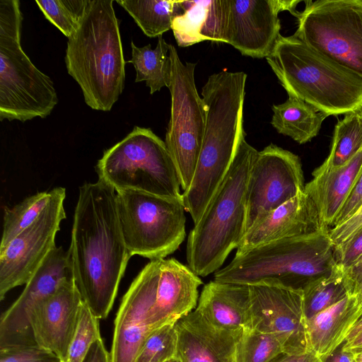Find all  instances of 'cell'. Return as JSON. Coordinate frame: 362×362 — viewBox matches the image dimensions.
<instances>
[{
  "mask_svg": "<svg viewBox=\"0 0 362 362\" xmlns=\"http://www.w3.org/2000/svg\"><path fill=\"white\" fill-rule=\"evenodd\" d=\"M266 59L288 96L306 102L327 116L362 109V77L294 35H281Z\"/></svg>",
  "mask_w": 362,
  "mask_h": 362,
  "instance_id": "cell-6",
  "label": "cell"
},
{
  "mask_svg": "<svg viewBox=\"0 0 362 362\" xmlns=\"http://www.w3.org/2000/svg\"><path fill=\"white\" fill-rule=\"evenodd\" d=\"M294 35L362 77V0L305 1Z\"/></svg>",
  "mask_w": 362,
  "mask_h": 362,
  "instance_id": "cell-10",
  "label": "cell"
},
{
  "mask_svg": "<svg viewBox=\"0 0 362 362\" xmlns=\"http://www.w3.org/2000/svg\"><path fill=\"white\" fill-rule=\"evenodd\" d=\"M161 259L150 260L124 295L115 320L111 362H135L145 340L155 329L148 322L160 276Z\"/></svg>",
  "mask_w": 362,
  "mask_h": 362,
  "instance_id": "cell-17",
  "label": "cell"
},
{
  "mask_svg": "<svg viewBox=\"0 0 362 362\" xmlns=\"http://www.w3.org/2000/svg\"><path fill=\"white\" fill-rule=\"evenodd\" d=\"M349 296L362 305V256L350 267L342 270Z\"/></svg>",
  "mask_w": 362,
  "mask_h": 362,
  "instance_id": "cell-40",
  "label": "cell"
},
{
  "mask_svg": "<svg viewBox=\"0 0 362 362\" xmlns=\"http://www.w3.org/2000/svg\"><path fill=\"white\" fill-rule=\"evenodd\" d=\"M116 193L120 226L132 256L163 259L180 247L186 236L182 199L132 190Z\"/></svg>",
  "mask_w": 362,
  "mask_h": 362,
  "instance_id": "cell-9",
  "label": "cell"
},
{
  "mask_svg": "<svg viewBox=\"0 0 362 362\" xmlns=\"http://www.w3.org/2000/svg\"><path fill=\"white\" fill-rule=\"evenodd\" d=\"M54 194V188L48 192H38L13 207L5 209L0 249L39 218Z\"/></svg>",
  "mask_w": 362,
  "mask_h": 362,
  "instance_id": "cell-30",
  "label": "cell"
},
{
  "mask_svg": "<svg viewBox=\"0 0 362 362\" xmlns=\"http://www.w3.org/2000/svg\"><path fill=\"white\" fill-rule=\"evenodd\" d=\"M69 252L83 301L99 320L105 319L132 256L123 238L116 191L100 180L79 187Z\"/></svg>",
  "mask_w": 362,
  "mask_h": 362,
  "instance_id": "cell-1",
  "label": "cell"
},
{
  "mask_svg": "<svg viewBox=\"0 0 362 362\" xmlns=\"http://www.w3.org/2000/svg\"><path fill=\"white\" fill-rule=\"evenodd\" d=\"M361 169L362 149L343 165H321L313 171V178L305 185L304 191L316 205L324 228H332Z\"/></svg>",
  "mask_w": 362,
  "mask_h": 362,
  "instance_id": "cell-23",
  "label": "cell"
},
{
  "mask_svg": "<svg viewBox=\"0 0 362 362\" xmlns=\"http://www.w3.org/2000/svg\"><path fill=\"white\" fill-rule=\"evenodd\" d=\"M281 353L282 346L274 336L251 329L244 331L238 341L236 362H269Z\"/></svg>",
  "mask_w": 362,
  "mask_h": 362,
  "instance_id": "cell-33",
  "label": "cell"
},
{
  "mask_svg": "<svg viewBox=\"0 0 362 362\" xmlns=\"http://www.w3.org/2000/svg\"><path fill=\"white\" fill-rule=\"evenodd\" d=\"M150 37L161 36L172 28L175 18L184 11L182 1L117 0Z\"/></svg>",
  "mask_w": 362,
  "mask_h": 362,
  "instance_id": "cell-28",
  "label": "cell"
},
{
  "mask_svg": "<svg viewBox=\"0 0 362 362\" xmlns=\"http://www.w3.org/2000/svg\"><path fill=\"white\" fill-rule=\"evenodd\" d=\"M362 149V109L345 115L335 125L329 155L322 164L339 167Z\"/></svg>",
  "mask_w": 362,
  "mask_h": 362,
  "instance_id": "cell-29",
  "label": "cell"
},
{
  "mask_svg": "<svg viewBox=\"0 0 362 362\" xmlns=\"http://www.w3.org/2000/svg\"><path fill=\"white\" fill-rule=\"evenodd\" d=\"M299 1L223 0V42L243 55L267 58L272 54L281 35L279 13L288 11L293 16Z\"/></svg>",
  "mask_w": 362,
  "mask_h": 362,
  "instance_id": "cell-14",
  "label": "cell"
},
{
  "mask_svg": "<svg viewBox=\"0 0 362 362\" xmlns=\"http://www.w3.org/2000/svg\"><path fill=\"white\" fill-rule=\"evenodd\" d=\"M247 74L223 70L202 88L206 122L192 182L182 194L185 211L196 223L226 176L245 137L243 110Z\"/></svg>",
  "mask_w": 362,
  "mask_h": 362,
  "instance_id": "cell-2",
  "label": "cell"
},
{
  "mask_svg": "<svg viewBox=\"0 0 362 362\" xmlns=\"http://www.w3.org/2000/svg\"><path fill=\"white\" fill-rule=\"evenodd\" d=\"M0 362H62L53 352L35 346L0 349Z\"/></svg>",
  "mask_w": 362,
  "mask_h": 362,
  "instance_id": "cell-36",
  "label": "cell"
},
{
  "mask_svg": "<svg viewBox=\"0 0 362 362\" xmlns=\"http://www.w3.org/2000/svg\"><path fill=\"white\" fill-rule=\"evenodd\" d=\"M100 180L116 192L182 199L180 177L167 146L149 128L134 127L98 161Z\"/></svg>",
  "mask_w": 362,
  "mask_h": 362,
  "instance_id": "cell-8",
  "label": "cell"
},
{
  "mask_svg": "<svg viewBox=\"0 0 362 362\" xmlns=\"http://www.w3.org/2000/svg\"><path fill=\"white\" fill-rule=\"evenodd\" d=\"M65 188L54 194L39 218L0 249V300L12 288L25 284L49 253L56 247L55 238L66 218Z\"/></svg>",
  "mask_w": 362,
  "mask_h": 362,
  "instance_id": "cell-13",
  "label": "cell"
},
{
  "mask_svg": "<svg viewBox=\"0 0 362 362\" xmlns=\"http://www.w3.org/2000/svg\"><path fill=\"white\" fill-rule=\"evenodd\" d=\"M322 362H356L353 351L344 347L343 343L334 351L322 358Z\"/></svg>",
  "mask_w": 362,
  "mask_h": 362,
  "instance_id": "cell-43",
  "label": "cell"
},
{
  "mask_svg": "<svg viewBox=\"0 0 362 362\" xmlns=\"http://www.w3.org/2000/svg\"><path fill=\"white\" fill-rule=\"evenodd\" d=\"M202 281L189 267L175 258L161 259L156 300L148 315L157 329L176 322L197 306Z\"/></svg>",
  "mask_w": 362,
  "mask_h": 362,
  "instance_id": "cell-21",
  "label": "cell"
},
{
  "mask_svg": "<svg viewBox=\"0 0 362 362\" xmlns=\"http://www.w3.org/2000/svg\"><path fill=\"white\" fill-rule=\"evenodd\" d=\"M304 188L302 165L297 155L272 144L257 151L247 185L245 232Z\"/></svg>",
  "mask_w": 362,
  "mask_h": 362,
  "instance_id": "cell-12",
  "label": "cell"
},
{
  "mask_svg": "<svg viewBox=\"0 0 362 362\" xmlns=\"http://www.w3.org/2000/svg\"><path fill=\"white\" fill-rule=\"evenodd\" d=\"M271 124L278 133L288 136L300 144L315 137L328 117L306 102L288 96L283 103L274 105Z\"/></svg>",
  "mask_w": 362,
  "mask_h": 362,
  "instance_id": "cell-26",
  "label": "cell"
},
{
  "mask_svg": "<svg viewBox=\"0 0 362 362\" xmlns=\"http://www.w3.org/2000/svg\"><path fill=\"white\" fill-rule=\"evenodd\" d=\"M362 205V169L341 209L334 219L332 228L351 218Z\"/></svg>",
  "mask_w": 362,
  "mask_h": 362,
  "instance_id": "cell-38",
  "label": "cell"
},
{
  "mask_svg": "<svg viewBox=\"0 0 362 362\" xmlns=\"http://www.w3.org/2000/svg\"><path fill=\"white\" fill-rule=\"evenodd\" d=\"M132 63L136 70L135 82L145 81L150 88V93L159 91L163 87L169 88L172 77V62L170 54V44L161 36L158 37L157 45L151 49L150 44L136 47L131 42Z\"/></svg>",
  "mask_w": 362,
  "mask_h": 362,
  "instance_id": "cell-27",
  "label": "cell"
},
{
  "mask_svg": "<svg viewBox=\"0 0 362 362\" xmlns=\"http://www.w3.org/2000/svg\"><path fill=\"white\" fill-rule=\"evenodd\" d=\"M100 338L99 319L83 301L77 329L70 344L65 362H82L92 344Z\"/></svg>",
  "mask_w": 362,
  "mask_h": 362,
  "instance_id": "cell-35",
  "label": "cell"
},
{
  "mask_svg": "<svg viewBox=\"0 0 362 362\" xmlns=\"http://www.w3.org/2000/svg\"><path fill=\"white\" fill-rule=\"evenodd\" d=\"M89 0L36 1L45 18L69 38L78 28Z\"/></svg>",
  "mask_w": 362,
  "mask_h": 362,
  "instance_id": "cell-32",
  "label": "cell"
},
{
  "mask_svg": "<svg viewBox=\"0 0 362 362\" xmlns=\"http://www.w3.org/2000/svg\"><path fill=\"white\" fill-rule=\"evenodd\" d=\"M172 77L170 117L165 143L177 168L181 189L189 187L204 138L206 111L194 81L197 64L183 63L170 45Z\"/></svg>",
  "mask_w": 362,
  "mask_h": 362,
  "instance_id": "cell-11",
  "label": "cell"
},
{
  "mask_svg": "<svg viewBox=\"0 0 362 362\" xmlns=\"http://www.w3.org/2000/svg\"><path fill=\"white\" fill-rule=\"evenodd\" d=\"M362 332V315L356 322L354 326L351 329L348 337L346 340L344 341V343H347L351 341L354 338H355L358 334Z\"/></svg>",
  "mask_w": 362,
  "mask_h": 362,
  "instance_id": "cell-44",
  "label": "cell"
},
{
  "mask_svg": "<svg viewBox=\"0 0 362 362\" xmlns=\"http://www.w3.org/2000/svg\"><path fill=\"white\" fill-rule=\"evenodd\" d=\"M74 279L69 250L55 247L33 274L18 298L0 318V349L36 345L30 326L35 308L64 282Z\"/></svg>",
  "mask_w": 362,
  "mask_h": 362,
  "instance_id": "cell-16",
  "label": "cell"
},
{
  "mask_svg": "<svg viewBox=\"0 0 362 362\" xmlns=\"http://www.w3.org/2000/svg\"><path fill=\"white\" fill-rule=\"evenodd\" d=\"M182 4L184 11L175 18L171 28L180 47L205 40L222 42L221 0L182 1Z\"/></svg>",
  "mask_w": 362,
  "mask_h": 362,
  "instance_id": "cell-25",
  "label": "cell"
},
{
  "mask_svg": "<svg viewBox=\"0 0 362 362\" xmlns=\"http://www.w3.org/2000/svg\"><path fill=\"white\" fill-rule=\"evenodd\" d=\"M176 322L154 329L145 340L135 362H168L176 357Z\"/></svg>",
  "mask_w": 362,
  "mask_h": 362,
  "instance_id": "cell-34",
  "label": "cell"
},
{
  "mask_svg": "<svg viewBox=\"0 0 362 362\" xmlns=\"http://www.w3.org/2000/svg\"><path fill=\"white\" fill-rule=\"evenodd\" d=\"M257 153L243 138L226 176L189 232L187 265L199 276L219 270L245 234L247 185Z\"/></svg>",
  "mask_w": 362,
  "mask_h": 362,
  "instance_id": "cell-5",
  "label": "cell"
},
{
  "mask_svg": "<svg viewBox=\"0 0 362 362\" xmlns=\"http://www.w3.org/2000/svg\"><path fill=\"white\" fill-rule=\"evenodd\" d=\"M269 362H322V359L312 351L301 354L290 355L281 353Z\"/></svg>",
  "mask_w": 362,
  "mask_h": 362,
  "instance_id": "cell-42",
  "label": "cell"
},
{
  "mask_svg": "<svg viewBox=\"0 0 362 362\" xmlns=\"http://www.w3.org/2000/svg\"><path fill=\"white\" fill-rule=\"evenodd\" d=\"M351 351L354 353L356 362H362V348Z\"/></svg>",
  "mask_w": 362,
  "mask_h": 362,
  "instance_id": "cell-46",
  "label": "cell"
},
{
  "mask_svg": "<svg viewBox=\"0 0 362 362\" xmlns=\"http://www.w3.org/2000/svg\"><path fill=\"white\" fill-rule=\"evenodd\" d=\"M361 226L362 205L347 221L329 230V236L334 247L346 240Z\"/></svg>",
  "mask_w": 362,
  "mask_h": 362,
  "instance_id": "cell-39",
  "label": "cell"
},
{
  "mask_svg": "<svg viewBox=\"0 0 362 362\" xmlns=\"http://www.w3.org/2000/svg\"><path fill=\"white\" fill-rule=\"evenodd\" d=\"M83 300L74 279L62 284L33 310L30 326L37 346L65 362L78 324Z\"/></svg>",
  "mask_w": 362,
  "mask_h": 362,
  "instance_id": "cell-18",
  "label": "cell"
},
{
  "mask_svg": "<svg viewBox=\"0 0 362 362\" xmlns=\"http://www.w3.org/2000/svg\"><path fill=\"white\" fill-rule=\"evenodd\" d=\"M249 286L252 329L274 336L284 354L310 351L303 290L264 284Z\"/></svg>",
  "mask_w": 362,
  "mask_h": 362,
  "instance_id": "cell-15",
  "label": "cell"
},
{
  "mask_svg": "<svg viewBox=\"0 0 362 362\" xmlns=\"http://www.w3.org/2000/svg\"><path fill=\"white\" fill-rule=\"evenodd\" d=\"M362 315V305L356 298L346 297L308 320L310 350L321 359L346 340Z\"/></svg>",
  "mask_w": 362,
  "mask_h": 362,
  "instance_id": "cell-24",
  "label": "cell"
},
{
  "mask_svg": "<svg viewBox=\"0 0 362 362\" xmlns=\"http://www.w3.org/2000/svg\"><path fill=\"white\" fill-rule=\"evenodd\" d=\"M168 362H180L178 360H177L176 358H174Z\"/></svg>",
  "mask_w": 362,
  "mask_h": 362,
  "instance_id": "cell-47",
  "label": "cell"
},
{
  "mask_svg": "<svg viewBox=\"0 0 362 362\" xmlns=\"http://www.w3.org/2000/svg\"><path fill=\"white\" fill-rule=\"evenodd\" d=\"M329 231L279 240L235 254L228 265L214 273V280L303 290L338 268Z\"/></svg>",
  "mask_w": 362,
  "mask_h": 362,
  "instance_id": "cell-4",
  "label": "cell"
},
{
  "mask_svg": "<svg viewBox=\"0 0 362 362\" xmlns=\"http://www.w3.org/2000/svg\"><path fill=\"white\" fill-rule=\"evenodd\" d=\"M195 309L216 327L233 332L252 329L249 285L211 281L204 286Z\"/></svg>",
  "mask_w": 362,
  "mask_h": 362,
  "instance_id": "cell-22",
  "label": "cell"
},
{
  "mask_svg": "<svg viewBox=\"0 0 362 362\" xmlns=\"http://www.w3.org/2000/svg\"><path fill=\"white\" fill-rule=\"evenodd\" d=\"M344 347L346 349L354 350L362 348V332L358 334L351 341L343 343Z\"/></svg>",
  "mask_w": 362,
  "mask_h": 362,
  "instance_id": "cell-45",
  "label": "cell"
},
{
  "mask_svg": "<svg viewBox=\"0 0 362 362\" xmlns=\"http://www.w3.org/2000/svg\"><path fill=\"white\" fill-rule=\"evenodd\" d=\"M303 293L307 322L349 295L343 271L339 267L329 276L308 284L303 288Z\"/></svg>",
  "mask_w": 362,
  "mask_h": 362,
  "instance_id": "cell-31",
  "label": "cell"
},
{
  "mask_svg": "<svg viewBox=\"0 0 362 362\" xmlns=\"http://www.w3.org/2000/svg\"><path fill=\"white\" fill-rule=\"evenodd\" d=\"M175 358L180 362H236L237 346L243 332L221 329L196 309L177 320Z\"/></svg>",
  "mask_w": 362,
  "mask_h": 362,
  "instance_id": "cell-20",
  "label": "cell"
},
{
  "mask_svg": "<svg viewBox=\"0 0 362 362\" xmlns=\"http://www.w3.org/2000/svg\"><path fill=\"white\" fill-rule=\"evenodd\" d=\"M362 256V226L346 240L335 247L337 266L345 270Z\"/></svg>",
  "mask_w": 362,
  "mask_h": 362,
  "instance_id": "cell-37",
  "label": "cell"
},
{
  "mask_svg": "<svg viewBox=\"0 0 362 362\" xmlns=\"http://www.w3.org/2000/svg\"><path fill=\"white\" fill-rule=\"evenodd\" d=\"M65 63L93 110L110 111L124 87L125 63L112 0H89L68 38Z\"/></svg>",
  "mask_w": 362,
  "mask_h": 362,
  "instance_id": "cell-3",
  "label": "cell"
},
{
  "mask_svg": "<svg viewBox=\"0 0 362 362\" xmlns=\"http://www.w3.org/2000/svg\"><path fill=\"white\" fill-rule=\"evenodd\" d=\"M324 230H329L322 226L316 205L303 191L255 223L243 235L235 254L279 240Z\"/></svg>",
  "mask_w": 362,
  "mask_h": 362,
  "instance_id": "cell-19",
  "label": "cell"
},
{
  "mask_svg": "<svg viewBox=\"0 0 362 362\" xmlns=\"http://www.w3.org/2000/svg\"><path fill=\"white\" fill-rule=\"evenodd\" d=\"M82 362H111L110 353L101 338L95 341Z\"/></svg>",
  "mask_w": 362,
  "mask_h": 362,
  "instance_id": "cell-41",
  "label": "cell"
},
{
  "mask_svg": "<svg viewBox=\"0 0 362 362\" xmlns=\"http://www.w3.org/2000/svg\"><path fill=\"white\" fill-rule=\"evenodd\" d=\"M23 16L18 0L0 1V119L25 122L49 115L58 98L51 78L21 45Z\"/></svg>",
  "mask_w": 362,
  "mask_h": 362,
  "instance_id": "cell-7",
  "label": "cell"
}]
</instances>
